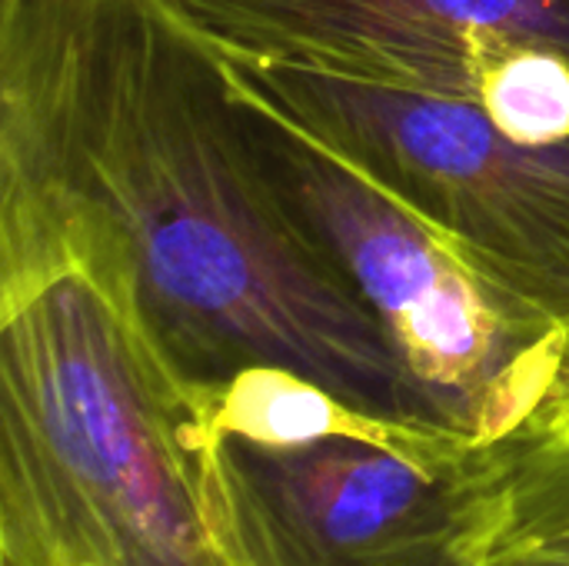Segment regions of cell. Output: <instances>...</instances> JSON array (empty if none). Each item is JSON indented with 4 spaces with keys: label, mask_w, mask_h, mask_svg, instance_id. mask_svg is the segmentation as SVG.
<instances>
[{
    "label": "cell",
    "mask_w": 569,
    "mask_h": 566,
    "mask_svg": "<svg viewBox=\"0 0 569 566\" xmlns=\"http://www.w3.org/2000/svg\"><path fill=\"white\" fill-rule=\"evenodd\" d=\"M230 83L293 220L343 270L437 420L480 444L523 430L553 397L567 327L490 284L233 73Z\"/></svg>",
    "instance_id": "3957f363"
},
{
    "label": "cell",
    "mask_w": 569,
    "mask_h": 566,
    "mask_svg": "<svg viewBox=\"0 0 569 566\" xmlns=\"http://www.w3.org/2000/svg\"><path fill=\"white\" fill-rule=\"evenodd\" d=\"M210 434V497L233 566H483L497 444L380 424L300 444Z\"/></svg>",
    "instance_id": "5b68a950"
},
{
    "label": "cell",
    "mask_w": 569,
    "mask_h": 566,
    "mask_svg": "<svg viewBox=\"0 0 569 566\" xmlns=\"http://www.w3.org/2000/svg\"><path fill=\"white\" fill-rule=\"evenodd\" d=\"M227 60L457 100L569 143V0H170Z\"/></svg>",
    "instance_id": "8992f818"
},
{
    "label": "cell",
    "mask_w": 569,
    "mask_h": 566,
    "mask_svg": "<svg viewBox=\"0 0 569 566\" xmlns=\"http://www.w3.org/2000/svg\"><path fill=\"white\" fill-rule=\"evenodd\" d=\"M557 410H569V330L567 340H563V360H560V377H557L553 397H550V404H547L533 420H540L543 414H557ZM533 420H530V424H533Z\"/></svg>",
    "instance_id": "52a82bcc"
},
{
    "label": "cell",
    "mask_w": 569,
    "mask_h": 566,
    "mask_svg": "<svg viewBox=\"0 0 569 566\" xmlns=\"http://www.w3.org/2000/svg\"><path fill=\"white\" fill-rule=\"evenodd\" d=\"M227 70L490 284L569 330V143H527L467 103L320 70L260 60Z\"/></svg>",
    "instance_id": "277c9868"
},
{
    "label": "cell",
    "mask_w": 569,
    "mask_h": 566,
    "mask_svg": "<svg viewBox=\"0 0 569 566\" xmlns=\"http://www.w3.org/2000/svg\"><path fill=\"white\" fill-rule=\"evenodd\" d=\"M0 566H233L197 390L87 257H0Z\"/></svg>",
    "instance_id": "7a4b0ae2"
},
{
    "label": "cell",
    "mask_w": 569,
    "mask_h": 566,
    "mask_svg": "<svg viewBox=\"0 0 569 566\" xmlns=\"http://www.w3.org/2000/svg\"><path fill=\"white\" fill-rule=\"evenodd\" d=\"M17 254L110 270L193 390L283 367L450 430L293 220L220 50L170 0H0V257Z\"/></svg>",
    "instance_id": "6da1fadb"
}]
</instances>
